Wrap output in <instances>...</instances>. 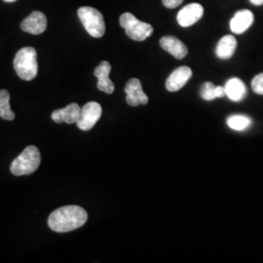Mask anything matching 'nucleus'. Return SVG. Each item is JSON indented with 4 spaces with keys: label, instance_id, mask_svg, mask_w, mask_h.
Masks as SVG:
<instances>
[{
    "label": "nucleus",
    "instance_id": "nucleus-12",
    "mask_svg": "<svg viewBox=\"0 0 263 263\" xmlns=\"http://www.w3.org/2000/svg\"><path fill=\"white\" fill-rule=\"evenodd\" d=\"M160 46L178 60H181L188 54L186 45L175 36H164L160 39Z\"/></svg>",
    "mask_w": 263,
    "mask_h": 263
},
{
    "label": "nucleus",
    "instance_id": "nucleus-14",
    "mask_svg": "<svg viewBox=\"0 0 263 263\" xmlns=\"http://www.w3.org/2000/svg\"><path fill=\"white\" fill-rule=\"evenodd\" d=\"M81 112V108L77 104H68L66 107L62 109H57L52 113V119L58 123H66V124H73L77 122Z\"/></svg>",
    "mask_w": 263,
    "mask_h": 263
},
{
    "label": "nucleus",
    "instance_id": "nucleus-18",
    "mask_svg": "<svg viewBox=\"0 0 263 263\" xmlns=\"http://www.w3.org/2000/svg\"><path fill=\"white\" fill-rule=\"evenodd\" d=\"M252 124H253L252 119L245 115L237 114V115L229 116L227 118V125L229 126V128H231L232 130H235V131L247 130L248 128H250V126Z\"/></svg>",
    "mask_w": 263,
    "mask_h": 263
},
{
    "label": "nucleus",
    "instance_id": "nucleus-16",
    "mask_svg": "<svg viewBox=\"0 0 263 263\" xmlns=\"http://www.w3.org/2000/svg\"><path fill=\"white\" fill-rule=\"evenodd\" d=\"M236 47V38L233 35H226L218 41L216 45V57L221 60H228L235 53Z\"/></svg>",
    "mask_w": 263,
    "mask_h": 263
},
{
    "label": "nucleus",
    "instance_id": "nucleus-6",
    "mask_svg": "<svg viewBox=\"0 0 263 263\" xmlns=\"http://www.w3.org/2000/svg\"><path fill=\"white\" fill-rule=\"evenodd\" d=\"M103 113L101 104L96 102H90L81 108L80 116L77 120V127L82 131H90L99 121Z\"/></svg>",
    "mask_w": 263,
    "mask_h": 263
},
{
    "label": "nucleus",
    "instance_id": "nucleus-15",
    "mask_svg": "<svg viewBox=\"0 0 263 263\" xmlns=\"http://www.w3.org/2000/svg\"><path fill=\"white\" fill-rule=\"evenodd\" d=\"M226 94L233 102L243 101L247 94V88L244 82L237 78L229 79L226 84Z\"/></svg>",
    "mask_w": 263,
    "mask_h": 263
},
{
    "label": "nucleus",
    "instance_id": "nucleus-4",
    "mask_svg": "<svg viewBox=\"0 0 263 263\" xmlns=\"http://www.w3.org/2000/svg\"><path fill=\"white\" fill-rule=\"evenodd\" d=\"M78 17L87 32L95 38L103 37L105 32L104 16L99 10L83 6L78 9Z\"/></svg>",
    "mask_w": 263,
    "mask_h": 263
},
{
    "label": "nucleus",
    "instance_id": "nucleus-1",
    "mask_svg": "<svg viewBox=\"0 0 263 263\" xmlns=\"http://www.w3.org/2000/svg\"><path fill=\"white\" fill-rule=\"evenodd\" d=\"M88 215L83 208L65 206L54 211L48 218V226L58 233H65L80 228L87 222Z\"/></svg>",
    "mask_w": 263,
    "mask_h": 263
},
{
    "label": "nucleus",
    "instance_id": "nucleus-7",
    "mask_svg": "<svg viewBox=\"0 0 263 263\" xmlns=\"http://www.w3.org/2000/svg\"><path fill=\"white\" fill-rule=\"evenodd\" d=\"M204 15V8L199 3H191L184 6L178 14V23L182 28H188L196 24Z\"/></svg>",
    "mask_w": 263,
    "mask_h": 263
},
{
    "label": "nucleus",
    "instance_id": "nucleus-9",
    "mask_svg": "<svg viewBox=\"0 0 263 263\" xmlns=\"http://www.w3.org/2000/svg\"><path fill=\"white\" fill-rule=\"evenodd\" d=\"M21 28L30 34H41L47 28V18L42 12L34 11L22 22Z\"/></svg>",
    "mask_w": 263,
    "mask_h": 263
},
{
    "label": "nucleus",
    "instance_id": "nucleus-10",
    "mask_svg": "<svg viewBox=\"0 0 263 263\" xmlns=\"http://www.w3.org/2000/svg\"><path fill=\"white\" fill-rule=\"evenodd\" d=\"M111 71V66L108 62L103 61L100 65L95 68L94 74L98 78L97 87L100 91L105 94H112L114 92V84L109 78V73Z\"/></svg>",
    "mask_w": 263,
    "mask_h": 263
},
{
    "label": "nucleus",
    "instance_id": "nucleus-2",
    "mask_svg": "<svg viewBox=\"0 0 263 263\" xmlns=\"http://www.w3.org/2000/svg\"><path fill=\"white\" fill-rule=\"evenodd\" d=\"M14 68L21 79L30 81L38 72L37 52L33 47L22 48L14 59Z\"/></svg>",
    "mask_w": 263,
    "mask_h": 263
},
{
    "label": "nucleus",
    "instance_id": "nucleus-13",
    "mask_svg": "<svg viewBox=\"0 0 263 263\" xmlns=\"http://www.w3.org/2000/svg\"><path fill=\"white\" fill-rule=\"evenodd\" d=\"M254 14L250 10H240L230 21V29L233 33L242 34L254 23Z\"/></svg>",
    "mask_w": 263,
    "mask_h": 263
},
{
    "label": "nucleus",
    "instance_id": "nucleus-11",
    "mask_svg": "<svg viewBox=\"0 0 263 263\" xmlns=\"http://www.w3.org/2000/svg\"><path fill=\"white\" fill-rule=\"evenodd\" d=\"M192 76V70L188 66H180L175 69L166 81V88L170 92L179 91Z\"/></svg>",
    "mask_w": 263,
    "mask_h": 263
},
{
    "label": "nucleus",
    "instance_id": "nucleus-3",
    "mask_svg": "<svg viewBox=\"0 0 263 263\" xmlns=\"http://www.w3.org/2000/svg\"><path fill=\"white\" fill-rule=\"evenodd\" d=\"M41 163L40 151L36 146L29 145L17 158L13 160L10 171L15 176H26L34 173Z\"/></svg>",
    "mask_w": 263,
    "mask_h": 263
},
{
    "label": "nucleus",
    "instance_id": "nucleus-23",
    "mask_svg": "<svg viewBox=\"0 0 263 263\" xmlns=\"http://www.w3.org/2000/svg\"><path fill=\"white\" fill-rule=\"evenodd\" d=\"M251 3H253L255 6H260L263 4V0H250Z\"/></svg>",
    "mask_w": 263,
    "mask_h": 263
},
{
    "label": "nucleus",
    "instance_id": "nucleus-21",
    "mask_svg": "<svg viewBox=\"0 0 263 263\" xmlns=\"http://www.w3.org/2000/svg\"><path fill=\"white\" fill-rule=\"evenodd\" d=\"M162 2L166 8L174 9L179 6L183 2V0H162Z\"/></svg>",
    "mask_w": 263,
    "mask_h": 263
},
{
    "label": "nucleus",
    "instance_id": "nucleus-5",
    "mask_svg": "<svg viewBox=\"0 0 263 263\" xmlns=\"http://www.w3.org/2000/svg\"><path fill=\"white\" fill-rule=\"evenodd\" d=\"M120 26L125 29L126 34L135 41H144L153 33L152 26L141 22L132 13H123L119 19Z\"/></svg>",
    "mask_w": 263,
    "mask_h": 263
},
{
    "label": "nucleus",
    "instance_id": "nucleus-24",
    "mask_svg": "<svg viewBox=\"0 0 263 263\" xmlns=\"http://www.w3.org/2000/svg\"><path fill=\"white\" fill-rule=\"evenodd\" d=\"M3 1H5V2H15L17 0H3Z\"/></svg>",
    "mask_w": 263,
    "mask_h": 263
},
{
    "label": "nucleus",
    "instance_id": "nucleus-17",
    "mask_svg": "<svg viewBox=\"0 0 263 263\" xmlns=\"http://www.w3.org/2000/svg\"><path fill=\"white\" fill-rule=\"evenodd\" d=\"M0 118L8 121L15 119V113L10 106V94L7 90H0Z\"/></svg>",
    "mask_w": 263,
    "mask_h": 263
},
{
    "label": "nucleus",
    "instance_id": "nucleus-20",
    "mask_svg": "<svg viewBox=\"0 0 263 263\" xmlns=\"http://www.w3.org/2000/svg\"><path fill=\"white\" fill-rule=\"evenodd\" d=\"M252 89L255 94L263 95V72L254 76L252 81Z\"/></svg>",
    "mask_w": 263,
    "mask_h": 263
},
{
    "label": "nucleus",
    "instance_id": "nucleus-19",
    "mask_svg": "<svg viewBox=\"0 0 263 263\" xmlns=\"http://www.w3.org/2000/svg\"><path fill=\"white\" fill-rule=\"evenodd\" d=\"M215 90H216L215 85L212 82H206L201 88V97L206 101H213L216 99Z\"/></svg>",
    "mask_w": 263,
    "mask_h": 263
},
{
    "label": "nucleus",
    "instance_id": "nucleus-8",
    "mask_svg": "<svg viewBox=\"0 0 263 263\" xmlns=\"http://www.w3.org/2000/svg\"><path fill=\"white\" fill-rule=\"evenodd\" d=\"M125 93L127 95V103L131 106H138L148 103V97L143 92L141 81L138 78H132L125 86Z\"/></svg>",
    "mask_w": 263,
    "mask_h": 263
},
{
    "label": "nucleus",
    "instance_id": "nucleus-22",
    "mask_svg": "<svg viewBox=\"0 0 263 263\" xmlns=\"http://www.w3.org/2000/svg\"><path fill=\"white\" fill-rule=\"evenodd\" d=\"M215 94L216 98H223L226 94V88L221 87V86H216V90H215Z\"/></svg>",
    "mask_w": 263,
    "mask_h": 263
}]
</instances>
